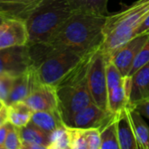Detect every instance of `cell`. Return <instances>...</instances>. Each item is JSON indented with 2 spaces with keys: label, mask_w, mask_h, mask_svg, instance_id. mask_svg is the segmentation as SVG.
I'll list each match as a JSON object with an SVG mask.
<instances>
[{
  "label": "cell",
  "mask_w": 149,
  "mask_h": 149,
  "mask_svg": "<svg viewBox=\"0 0 149 149\" xmlns=\"http://www.w3.org/2000/svg\"><path fill=\"white\" fill-rule=\"evenodd\" d=\"M11 125L12 124L10 121L4 123L3 125H0V146H2L3 144Z\"/></svg>",
  "instance_id": "f1b7e54d"
},
{
  "label": "cell",
  "mask_w": 149,
  "mask_h": 149,
  "mask_svg": "<svg viewBox=\"0 0 149 149\" xmlns=\"http://www.w3.org/2000/svg\"><path fill=\"white\" fill-rule=\"evenodd\" d=\"M114 148L120 149L117 126H116V117L111 120V121L101 129V148L107 149Z\"/></svg>",
  "instance_id": "44dd1931"
},
{
  "label": "cell",
  "mask_w": 149,
  "mask_h": 149,
  "mask_svg": "<svg viewBox=\"0 0 149 149\" xmlns=\"http://www.w3.org/2000/svg\"><path fill=\"white\" fill-rule=\"evenodd\" d=\"M68 0H42L27 15L29 44H47L62 24L72 15Z\"/></svg>",
  "instance_id": "277c9868"
},
{
  "label": "cell",
  "mask_w": 149,
  "mask_h": 149,
  "mask_svg": "<svg viewBox=\"0 0 149 149\" xmlns=\"http://www.w3.org/2000/svg\"><path fill=\"white\" fill-rule=\"evenodd\" d=\"M73 12L107 16L108 0H68Z\"/></svg>",
  "instance_id": "ac0fdd59"
},
{
  "label": "cell",
  "mask_w": 149,
  "mask_h": 149,
  "mask_svg": "<svg viewBox=\"0 0 149 149\" xmlns=\"http://www.w3.org/2000/svg\"><path fill=\"white\" fill-rule=\"evenodd\" d=\"M83 130L88 149L101 148V130L97 127L86 128Z\"/></svg>",
  "instance_id": "d4e9b609"
},
{
  "label": "cell",
  "mask_w": 149,
  "mask_h": 149,
  "mask_svg": "<svg viewBox=\"0 0 149 149\" xmlns=\"http://www.w3.org/2000/svg\"><path fill=\"white\" fill-rule=\"evenodd\" d=\"M51 141L48 149H70L69 138L65 125L50 134Z\"/></svg>",
  "instance_id": "603a6c76"
},
{
  "label": "cell",
  "mask_w": 149,
  "mask_h": 149,
  "mask_svg": "<svg viewBox=\"0 0 149 149\" xmlns=\"http://www.w3.org/2000/svg\"><path fill=\"white\" fill-rule=\"evenodd\" d=\"M118 138L120 149H139L129 107L115 113Z\"/></svg>",
  "instance_id": "5bb4252c"
},
{
  "label": "cell",
  "mask_w": 149,
  "mask_h": 149,
  "mask_svg": "<svg viewBox=\"0 0 149 149\" xmlns=\"http://www.w3.org/2000/svg\"><path fill=\"white\" fill-rule=\"evenodd\" d=\"M31 122L48 134H51L56 129L65 126L58 110L34 112Z\"/></svg>",
  "instance_id": "2e32d148"
},
{
  "label": "cell",
  "mask_w": 149,
  "mask_h": 149,
  "mask_svg": "<svg viewBox=\"0 0 149 149\" xmlns=\"http://www.w3.org/2000/svg\"><path fill=\"white\" fill-rule=\"evenodd\" d=\"M129 111L139 149H149V127L138 110L129 107Z\"/></svg>",
  "instance_id": "ffe728a7"
},
{
  "label": "cell",
  "mask_w": 149,
  "mask_h": 149,
  "mask_svg": "<svg viewBox=\"0 0 149 149\" xmlns=\"http://www.w3.org/2000/svg\"><path fill=\"white\" fill-rule=\"evenodd\" d=\"M20 134L23 144H38L48 149L51 141L50 134L38 127L32 122L30 121L26 126L21 127Z\"/></svg>",
  "instance_id": "e0dca14e"
},
{
  "label": "cell",
  "mask_w": 149,
  "mask_h": 149,
  "mask_svg": "<svg viewBox=\"0 0 149 149\" xmlns=\"http://www.w3.org/2000/svg\"><path fill=\"white\" fill-rule=\"evenodd\" d=\"M8 107L9 121L15 127L21 128L31 120L34 112L24 101L15 102Z\"/></svg>",
  "instance_id": "d6986e66"
},
{
  "label": "cell",
  "mask_w": 149,
  "mask_h": 149,
  "mask_svg": "<svg viewBox=\"0 0 149 149\" xmlns=\"http://www.w3.org/2000/svg\"><path fill=\"white\" fill-rule=\"evenodd\" d=\"M136 110H138L142 115L146 116L147 118L149 119V100L143 102L140 105H138L136 107H134Z\"/></svg>",
  "instance_id": "f546056e"
},
{
  "label": "cell",
  "mask_w": 149,
  "mask_h": 149,
  "mask_svg": "<svg viewBox=\"0 0 149 149\" xmlns=\"http://www.w3.org/2000/svg\"><path fill=\"white\" fill-rule=\"evenodd\" d=\"M15 77L7 74L0 73V101L6 102L14 84Z\"/></svg>",
  "instance_id": "484cf974"
},
{
  "label": "cell",
  "mask_w": 149,
  "mask_h": 149,
  "mask_svg": "<svg viewBox=\"0 0 149 149\" xmlns=\"http://www.w3.org/2000/svg\"><path fill=\"white\" fill-rule=\"evenodd\" d=\"M114 115V113L102 109L95 103H92L76 113L66 126L83 129L97 127L101 130L111 121Z\"/></svg>",
  "instance_id": "30bf717a"
},
{
  "label": "cell",
  "mask_w": 149,
  "mask_h": 149,
  "mask_svg": "<svg viewBox=\"0 0 149 149\" xmlns=\"http://www.w3.org/2000/svg\"><path fill=\"white\" fill-rule=\"evenodd\" d=\"M147 31H149V15L146 17V19L142 22V24L139 26V28L137 29V31L135 32V36L145 33Z\"/></svg>",
  "instance_id": "4dcf8cb0"
},
{
  "label": "cell",
  "mask_w": 149,
  "mask_h": 149,
  "mask_svg": "<svg viewBox=\"0 0 149 149\" xmlns=\"http://www.w3.org/2000/svg\"><path fill=\"white\" fill-rule=\"evenodd\" d=\"M29 38L25 20L13 17H1L0 50L27 45Z\"/></svg>",
  "instance_id": "52a82bcc"
},
{
  "label": "cell",
  "mask_w": 149,
  "mask_h": 149,
  "mask_svg": "<svg viewBox=\"0 0 149 149\" xmlns=\"http://www.w3.org/2000/svg\"><path fill=\"white\" fill-rule=\"evenodd\" d=\"M40 84L36 68L32 65L25 72L15 78L12 90L5 103L9 106L15 102L24 101Z\"/></svg>",
  "instance_id": "8fae6325"
},
{
  "label": "cell",
  "mask_w": 149,
  "mask_h": 149,
  "mask_svg": "<svg viewBox=\"0 0 149 149\" xmlns=\"http://www.w3.org/2000/svg\"><path fill=\"white\" fill-rule=\"evenodd\" d=\"M0 73L17 77L32 66L28 45L0 50Z\"/></svg>",
  "instance_id": "ba28073f"
},
{
  "label": "cell",
  "mask_w": 149,
  "mask_h": 149,
  "mask_svg": "<svg viewBox=\"0 0 149 149\" xmlns=\"http://www.w3.org/2000/svg\"><path fill=\"white\" fill-rule=\"evenodd\" d=\"M107 16L73 12L47 43L58 50H69L86 55L97 50L105 38Z\"/></svg>",
  "instance_id": "6da1fadb"
},
{
  "label": "cell",
  "mask_w": 149,
  "mask_h": 149,
  "mask_svg": "<svg viewBox=\"0 0 149 149\" xmlns=\"http://www.w3.org/2000/svg\"><path fill=\"white\" fill-rule=\"evenodd\" d=\"M23 141L20 134V127L11 125L6 139L0 149H22Z\"/></svg>",
  "instance_id": "cb8c5ba5"
},
{
  "label": "cell",
  "mask_w": 149,
  "mask_h": 149,
  "mask_svg": "<svg viewBox=\"0 0 149 149\" xmlns=\"http://www.w3.org/2000/svg\"><path fill=\"white\" fill-rule=\"evenodd\" d=\"M0 125L9 121V107L5 102L0 101Z\"/></svg>",
  "instance_id": "83f0119b"
},
{
  "label": "cell",
  "mask_w": 149,
  "mask_h": 149,
  "mask_svg": "<svg viewBox=\"0 0 149 149\" xmlns=\"http://www.w3.org/2000/svg\"><path fill=\"white\" fill-rule=\"evenodd\" d=\"M128 107L134 108L149 100V62L132 76Z\"/></svg>",
  "instance_id": "4fadbf2b"
},
{
  "label": "cell",
  "mask_w": 149,
  "mask_h": 149,
  "mask_svg": "<svg viewBox=\"0 0 149 149\" xmlns=\"http://www.w3.org/2000/svg\"><path fill=\"white\" fill-rule=\"evenodd\" d=\"M28 47L39 81L55 88L71 76L89 54L81 55L69 50H58L47 44L28 45Z\"/></svg>",
  "instance_id": "7a4b0ae2"
},
{
  "label": "cell",
  "mask_w": 149,
  "mask_h": 149,
  "mask_svg": "<svg viewBox=\"0 0 149 149\" xmlns=\"http://www.w3.org/2000/svg\"><path fill=\"white\" fill-rule=\"evenodd\" d=\"M149 15V0H137L123 10L108 14L104 26L102 49L107 56L135 37V32Z\"/></svg>",
  "instance_id": "3957f363"
},
{
  "label": "cell",
  "mask_w": 149,
  "mask_h": 149,
  "mask_svg": "<svg viewBox=\"0 0 149 149\" xmlns=\"http://www.w3.org/2000/svg\"><path fill=\"white\" fill-rule=\"evenodd\" d=\"M65 127L69 138L70 149H88L83 128L69 127L66 125Z\"/></svg>",
  "instance_id": "7402d4cb"
},
{
  "label": "cell",
  "mask_w": 149,
  "mask_h": 149,
  "mask_svg": "<svg viewBox=\"0 0 149 149\" xmlns=\"http://www.w3.org/2000/svg\"><path fill=\"white\" fill-rule=\"evenodd\" d=\"M149 62V40L148 43L144 45V47L141 49V51L138 53L137 57L135 58L134 64L132 65V68L129 72L128 76H132L134 73H135L139 69L143 67L145 65H147Z\"/></svg>",
  "instance_id": "4316f807"
},
{
  "label": "cell",
  "mask_w": 149,
  "mask_h": 149,
  "mask_svg": "<svg viewBox=\"0 0 149 149\" xmlns=\"http://www.w3.org/2000/svg\"><path fill=\"white\" fill-rule=\"evenodd\" d=\"M148 40L149 31L137 35L108 56L124 77L128 76L135 58Z\"/></svg>",
  "instance_id": "9c48e42d"
},
{
  "label": "cell",
  "mask_w": 149,
  "mask_h": 149,
  "mask_svg": "<svg viewBox=\"0 0 149 149\" xmlns=\"http://www.w3.org/2000/svg\"><path fill=\"white\" fill-rule=\"evenodd\" d=\"M132 86V78L126 76L124 81L118 86L108 91V111L117 113L128 107L130 92Z\"/></svg>",
  "instance_id": "9a60e30c"
},
{
  "label": "cell",
  "mask_w": 149,
  "mask_h": 149,
  "mask_svg": "<svg viewBox=\"0 0 149 149\" xmlns=\"http://www.w3.org/2000/svg\"><path fill=\"white\" fill-rule=\"evenodd\" d=\"M94 52L89 53L76 71L56 87L58 112L65 125L76 113L94 103L87 84V71Z\"/></svg>",
  "instance_id": "5b68a950"
},
{
  "label": "cell",
  "mask_w": 149,
  "mask_h": 149,
  "mask_svg": "<svg viewBox=\"0 0 149 149\" xmlns=\"http://www.w3.org/2000/svg\"><path fill=\"white\" fill-rule=\"evenodd\" d=\"M33 112L58 110L56 88L40 84L24 100Z\"/></svg>",
  "instance_id": "7c38bea8"
},
{
  "label": "cell",
  "mask_w": 149,
  "mask_h": 149,
  "mask_svg": "<svg viewBox=\"0 0 149 149\" xmlns=\"http://www.w3.org/2000/svg\"><path fill=\"white\" fill-rule=\"evenodd\" d=\"M107 58L108 56L100 45L93 53L87 71V84L93 100L97 106L107 111H108Z\"/></svg>",
  "instance_id": "8992f818"
}]
</instances>
